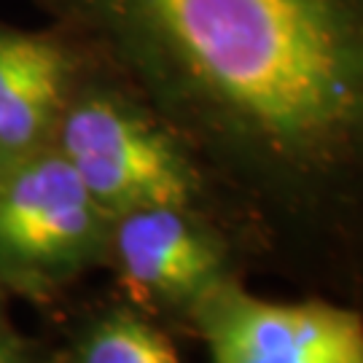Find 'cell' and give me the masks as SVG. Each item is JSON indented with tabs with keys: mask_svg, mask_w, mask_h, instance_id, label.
Here are the masks:
<instances>
[{
	"mask_svg": "<svg viewBox=\"0 0 363 363\" xmlns=\"http://www.w3.org/2000/svg\"><path fill=\"white\" fill-rule=\"evenodd\" d=\"M301 277L363 291V0H27Z\"/></svg>",
	"mask_w": 363,
	"mask_h": 363,
	"instance_id": "obj_1",
	"label": "cell"
},
{
	"mask_svg": "<svg viewBox=\"0 0 363 363\" xmlns=\"http://www.w3.org/2000/svg\"><path fill=\"white\" fill-rule=\"evenodd\" d=\"M52 145L108 218L140 208H191L210 216L216 202L208 169L181 135L89 60L57 118Z\"/></svg>",
	"mask_w": 363,
	"mask_h": 363,
	"instance_id": "obj_2",
	"label": "cell"
},
{
	"mask_svg": "<svg viewBox=\"0 0 363 363\" xmlns=\"http://www.w3.org/2000/svg\"><path fill=\"white\" fill-rule=\"evenodd\" d=\"M111 218L52 143L0 167V267L54 274L91 259Z\"/></svg>",
	"mask_w": 363,
	"mask_h": 363,
	"instance_id": "obj_3",
	"label": "cell"
},
{
	"mask_svg": "<svg viewBox=\"0 0 363 363\" xmlns=\"http://www.w3.org/2000/svg\"><path fill=\"white\" fill-rule=\"evenodd\" d=\"M213 363H363V315L320 298L269 301L220 280L196 298Z\"/></svg>",
	"mask_w": 363,
	"mask_h": 363,
	"instance_id": "obj_4",
	"label": "cell"
},
{
	"mask_svg": "<svg viewBox=\"0 0 363 363\" xmlns=\"http://www.w3.org/2000/svg\"><path fill=\"white\" fill-rule=\"evenodd\" d=\"M108 245L127 291L148 301H186L226 280L229 242L213 216L140 208L111 218Z\"/></svg>",
	"mask_w": 363,
	"mask_h": 363,
	"instance_id": "obj_5",
	"label": "cell"
},
{
	"mask_svg": "<svg viewBox=\"0 0 363 363\" xmlns=\"http://www.w3.org/2000/svg\"><path fill=\"white\" fill-rule=\"evenodd\" d=\"M84 65L78 46L54 25L0 22V167L52 143Z\"/></svg>",
	"mask_w": 363,
	"mask_h": 363,
	"instance_id": "obj_6",
	"label": "cell"
},
{
	"mask_svg": "<svg viewBox=\"0 0 363 363\" xmlns=\"http://www.w3.org/2000/svg\"><path fill=\"white\" fill-rule=\"evenodd\" d=\"M78 363H181V358L175 345L148 320L116 312L91 328Z\"/></svg>",
	"mask_w": 363,
	"mask_h": 363,
	"instance_id": "obj_7",
	"label": "cell"
},
{
	"mask_svg": "<svg viewBox=\"0 0 363 363\" xmlns=\"http://www.w3.org/2000/svg\"><path fill=\"white\" fill-rule=\"evenodd\" d=\"M0 363H11V352H9V345H6L3 334H0Z\"/></svg>",
	"mask_w": 363,
	"mask_h": 363,
	"instance_id": "obj_8",
	"label": "cell"
}]
</instances>
